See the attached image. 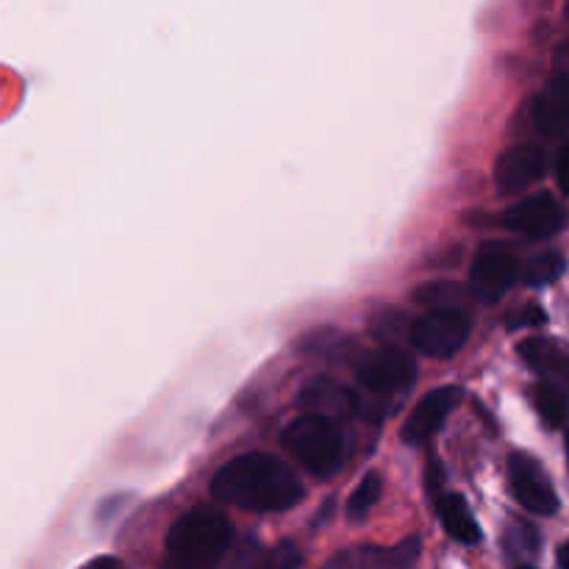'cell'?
Listing matches in <instances>:
<instances>
[{
  "mask_svg": "<svg viewBox=\"0 0 569 569\" xmlns=\"http://www.w3.org/2000/svg\"><path fill=\"white\" fill-rule=\"evenodd\" d=\"M517 353L522 356V361L533 372L550 378V383L569 387V353L565 348H559V345L545 337H528L517 345Z\"/></svg>",
  "mask_w": 569,
  "mask_h": 569,
  "instance_id": "4fadbf2b",
  "label": "cell"
},
{
  "mask_svg": "<svg viewBox=\"0 0 569 569\" xmlns=\"http://www.w3.org/2000/svg\"><path fill=\"white\" fill-rule=\"evenodd\" d=\"M542 322H548V315L539 306H526L520 320H515L511 326H542Z\"/></svg>",
  "mask_w": 569,
  "mask_h": 569,
  "instance_id": "44dd1931",
  "label": "cell"
},
{
  "mask_svg": "<svg viewBox=\"0 0 569 569\" xmlns=\"http://www.w3.org/2000/svg\"><path fill=\"white\" fill-rule=\"evenodd\" d=\"M509 487L517 503L531 511V515L553 517L559 511V495H556L548 472L542 470V465L533 456L511 453Z\"/></svg>",
  "mask_w": 569,
  "mask_h": 569,
  "instance_id": "5b68a950",
  "label": "cell"
},
{
  "mask_svg": "<svg viewBox=\"0 0 569 569\" xmlns=\"http://www.w3.org/2000/svg\"><path fill=\"white\" fill-rule=\"evenodd\" d=\"M533 126L545 137H561L569 128V76L550 78L533 100Z\"/></svg>",
  "mask_w": 569,
  "mask_h": 569,
  "instance_id": "7c38bea8",
  "label": "cell"
},
{
  "mask_svg": "<svg viewBox=\"0 0 569 569\" xmlns=\"http://www.w3.org/2000/svg\"><path fill=\"white\" fill-rule=\"evenodd\" d=\"M439 520H442L450 539H456L459 545L481 542V526H478V520L470 511V503L461 495L450 492L439 498Z\"/></svg>",
  "mask_w": 569,
  "mask_h": 569,
  "instance_id": "5bb4252c",
  "label": "cell"
},
{
  "mask_svg": "<svg viewBox=\"0 0 569 569\" xmlns=\"http://www.w3.org/2000/svg\"><path fill=\"white\" fill-rule=\"evenodd\" d=\"M470 339V317L450 306L428 311L411 328V342L422 356L453 359Z\"/></svg>",
  "mask_w": 569,
  "mask_h": 569,
  "instance_id": "277c9868",
  "label": "cell"
},
{
  "mask_svg": "<svg viewBox=\"0 0 569 569\" xmlns=\"http://www.w3.org/2000/svg\"><path fill=\"white\" fill-rule=\"evenodd\" d=\"M503 226L509 231L522 233V237L548 239L561 231V226H565V211L556 203L553 194L539 192L511 206L503 214Z\"/></svg>",
  "mask_w": 569,
  "mask_h": 569,
  "instance_id": "9c48e42d",
  "label": "cell"
},
{
  "mask_svg": "<svg viewBox=\"0 0 569 569\" xmlns=\"http://www.w3.org/2000/svg\"><path fill=\"white\" fill-rule=\"evenodd\" d=\"M231 522L222 511L189 509L167 533L164 569H214L231 548Z\"/></svg>",
  "mask_w": 569,
  "mask_h": 569,
  "instance_id": "7a4b0ae2",
  "label": "cell"
},
{
  "mask_svg": "<svg viewBox=\"0 0 569 569\" xmlns=\"http://www.w3.org/2000/svg\"><path fill=\"white\" fill-rule=\"evenodd\" d=\"M356 378L372 392H398L415 383L417 361L398 348H381L356 365Z\"/></svg>",
  "mask_w": 569,
  "mask_h": 569,
  "instance_id": "52a82bcc",
  "label": "cell"
},
{
  "mask_svg": "<svg viewBox=\"0 0 569 569\" xmlns=\"http://www.w3.org/2000/svg\"><path fill=\"white\" fill-rule=\"evenodd\" d=\"M556 170H559V183H561V189H565V192H569V144H567L565 150H561L559 167H556Z\"/></svg>",
  "mask_w": 569,
  "mask_h": 569,
  "instance_id": "603a6c76",
  "label": "cell"
},
{
  "mask_svg": "<svg viewBox=\"0 0 569 569\" xmlns=\"http://www.w3.org/2000/svg\"><path fill=\"white\" fill-rule=\"evenodd\" d=\"M353 395L342 387H333L328 381H317L311 387L303 389V403L311 406V409H320L317 415L326 417V411H353Z\"/></svg>",
  "mask_w": 569,
  "mask_h": 569,
  "instance_id": "2e32d148",
  "label": "cell"
},
{
  "mask_svg": "<svg viewBox=\"0 0 569 569\" xmlns=\"http://www.w3.org/2000/svg\"><path fill=\"white\" fill-rule=\"evenodd\" d=\"M517 276H520V264L515 256L498 244H487L476 253L470 267V287L476 298L487 300V303H498L511 287H515Z\"/></svg>",
  "mask_w": 569,
  "mask_h": 569,
  "instance_id": "8992f818",
  "label": "cell"
},
{
  "mask_svg": "<svg viewBox=\"0 0 569 569\" xmlns=\"http://www.w3.org/2000/svg\"><path fill=\"white\" fill-rule=\"evenodd\" d=\"M517 569H533V567H517Z\"/></svg>",
  "mask_w": 569,
  "mask_h": 569,
  "instance_id": "484cf974",
  "label": "cell"
},
{
  "mask_svg": "<svg viewBox=\"0 0 569 569\" xmlns=\"http://www.w3.org/2000/svg\"><path fill=\"white\" fill-rule=\"evenodd\" d=\"M281 448L315 478H331L333 472L342 470L345 437L333 417L303 415L281 433Z\"/></svg>",
  "mask_w": 569,
  "mask_h": 569,
  "instance_id": "3957f363",
  "label": "cell"
},
{
  "mask_svg": "<svg viewBox=\"0 0 569 569\" xmlns=\"http://www.w3.org/2000/svg\"><path fill=\"white\" fill-rule=\"evenodd\" d=\"M211 495L226 506L256 515L289 511L303 500V483L281 459L267 453H248L231 459L211 481Z\"/></svg>",
  "mask_w": 569,
  "mask_h": 569,
  "instance_id": "6da1fadb",
  "label": "cell"
},
{
  "mask_svg": "<svg viewBox=\"0 0 569 569\" xmlns=\"http://www.w3.org/2000/svg\"><path fill=\"white\" fill-rule=\"evenodd\" d=\"M559 567H561V569H569V542L561 545V550H559Z\"/></svg>",
  "mask_w": 569,
  "mask_h": 569,
  "instance_id": "cb8c5ba5",
  "label": "cell"
},
{
  "mask_svg": "<svg viewBox=\"0 0 569 569\" xmlns=\"http://www.w3.org/2000/svg\"><path fill=\"white\" fill-rule=\"evenodd\" d=\"M548 172V153L537 144H515L500 153L495 164V183L500 194H520L528 187L545 178Z\"/></svg>",
  "mask_w": 569,
  "mask_h": 569,
  "instance_id": "ba28073f",
  "label": "cell"
},
{
  "mask_svg": "<svg viewBox=\"0 0 569 569\" xmlns=\"http://www.w3.org/2000/svg\"><path fill=\"white\" fill-rule=\"evenodd\" d=\"M378 500H381V476L378 472H367L359 487L353 489V495H350L348 517L350 520H365L376 509Z\"/></svg>",
  "mask_w": 569,
  "mask_h": 569,
  "instance_id": "e0dca14e",
  "label": "cell"
},
{
  "mask_svg": "<svg viewBox=\"0 0 569 569\" xmlns=\"http://www.w3.org/2000/svg\"><path fill=\"white\" fill-rule=\"evenodd\" d=\"M442 483H445V470H442V465H439L437 459H431V461H428V476H426L428 492H431L433 498H437L439 489H442Z\"/></svg>",
  "mask_w": 569,
  "mask_h": 569,
  "instance_id": "ffe728a7",
  "label": "cell"
},
{
  "mask_svg": "<svg viewBox=\"0 0 569 569\" xmlns=\"http://www.w3.org/2000/svg\"><path fill=\"white\" fill-rule=\"evenodd\" d=\"M567 459H569V431H567Z\"/></svg>",
  "mask_w": 569,
  "mask_h": 569,
  "instance_id": "d4e9b609",
  "label": "cell"
},
{
  "mask_svg": "<svg viewBox=\"0 0 569 569\" xmlns=\"http://www.w3.org/2000/svg\"><path fill=\"white\" fill-rule=\"evenodd\" d=\"M300 567H303V556H300L298 545L281 542L259 561V567L256 569H300Z\"/></svg>",
  "mask_w": 569,
  "mask_h": 569,
  "instance_id": "d6986e66",
  "label": "cell"
},
{
  "mask_svg": "<svg viewBox=\"0 0 569 569\" xmlns=\"http://www.w3.org/2000/svg\"><path fill=\"white\" fill-rule=\"evenodd\" d=\"M459 400H461L459 387L431 389V392H428L426 398L415 406V411L409 415V420L403 422V431H400L403 442L411 445V448H415V445L428 442V439H431L433 433H437L439 428L448 422V417L453 415V409L459 406Z\"/></svg>",
  "mask_w": 569,
  "mask_h": 569,
  "instance_id": "30bf717a",
  "label": "cell"
},
{
  "mask_svg": "<svg viewBox=\"0 0 569 569\" xmlns=\"http://www.w3.org/2000/svg\"><path fill=\"white\" fill-rule=\"evenodd\" d=\"M420 537H406L403 542L395 545V548L361 545V548L345 550L337 559L328 561L326 569H411L417 565V559H420Z\"/></svg>",
  "mask_w": 569,
  "mask_h": 569,
  "instance_id": "8fae6325",
  "label": "cell"
},
{
  "mask_svg": "<svg viewBox=\"0 0 569 569\" xmlns=\"http://www.w3.org/2000/svg\"><path fill=\"white\" fill-rule=\"evenodd\" d=\"M561 272H565V256L548 250V253L531 259V264L526 267V281L528 287H548V283L559 281Z\"/></svg>",
  "mask_w": 569,
  "mask_h": 569,
  "instance_id": "ac0fdd59",
  "label": "cell"
},
{
  "mask_svg": "<svg viewBox=\"0 0 569 569\" xmlns=\"http://www.w3.org/2000/svg\"><path fill=\"white\" fill-rule=\"evenodd\" d=\"M533 406H537V415L542 417V422L548 428H561L569 420V400L565 389L556 387L550 381H539L531 392Z\"/></svg>",
  "mask_w": 569,
  "mask_h": 569,
  "instance_id": "9a60e30c",
  "label": "cell"
},
{
  "mask_svg": "<svg viewBox=\"0 0 569 569\" xmlns=\"http://www.w3.org/2000/svg\"><path fill=\"white\" fill-rule=\"evenodd\" d=\"M81 569H126V567H122V561L114 559V556H98V559H92Z\"/></svg>",
  "mask_w": 569,
  "mask_h": 569,
  "instance_id": "7402d4cb",
  "label": "cell"
}]
</instances>
